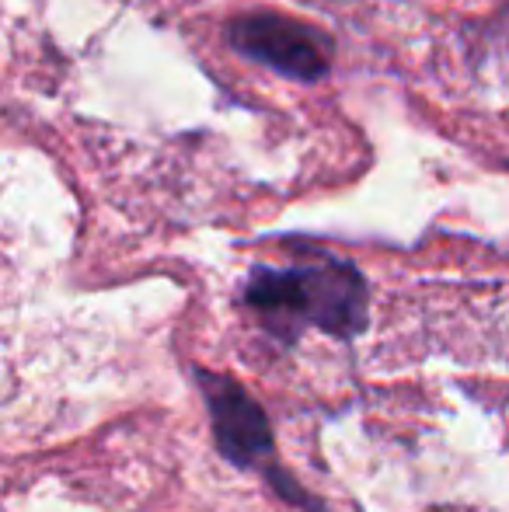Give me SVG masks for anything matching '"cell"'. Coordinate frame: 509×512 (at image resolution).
Listing matches in <instances>:
<instances>
[{
	"mask_svg": "<svg viewBox=\"0 0 509 512\" xmlns=\"http://www.w3.org/2000/svg\"><path fill=\"white\" fill-rule=\"evenodd\" d=\"M241 300L283 349H293L307 331L356 342L370 328V283L360 265L339 255H311L283 269L252 265Z\"/></svg>",
	"mask_w": 509,
	"mask_h": 512,
	"instance_id": "obj_1",
	"label": "cell"
},
{
	"mask_svg": "<svg viewBox=\"0 0 509 512\" xmlns=\"http://www.w3.org/2000/svg\"><path fill=\"white\" fill-rule=\"evenodd\" d=\"M196 391L203 394L206 415H210L213 446L234 467V471H265L276 464V436L272 422L258 398L231 373L210 370V366H189Z\"/></svg>",
	"mask_w": 509,
	"mask_h": 512,
	"instance_id": "obj_2",
	"label": "cell"
},
{
	"mask_svg": "<svg viewBox=\"0 0 509 512\" xmlns=\"http://www.w3.org/2000/svg\"><path fill=\"white\" fill-rule=\"evenodd\" d=\"M227 42L238 56L290 81H321L332 70V39L290 14H238L227 25Z\"/></svg>",
	"mask_w": 509,
	"mask_h": 512,
	"instance_id": "obj_3",
	"label": "cell"
},
{
	"mask_svg": "<svg viewBox=\"0 0 509 512\" xmlns=\"http://www.w3.org/2000/svg\"><path fill=\"white\" fill-rule=\"evenodd\" d=\"M262 478H265V485L272 488V495H276L279 502H286V506H297L300 512H332L325 502L318 499V495L311 492V488L300 485V481L293 478L283 464H269L262 471Z\"/></svg>",
	"mask_w": 509,
	"mask_h": 512,
	"instance_id": "obj_4",
	"label": "cell"
}]
</instances>
